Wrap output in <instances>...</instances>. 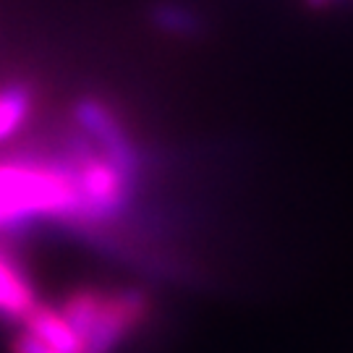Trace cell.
Returning a JSON list of instances; mask_svg holds the SVG:
<instances>
[{"label":"cell","instance_id":"obj_4","mask_svg":"<svg viewBox=\"0 0 353 353\" xmlns=\"http://www.w3.org/2000/svg\"><path fill=\"white\" fill-rule=\"evenodd\" d=\"M24 330L37 335L39 341H45L48 345H52L55 351L61 353H81V338L74 332V327L68 325L61 314V309L52 306H34L29 314L24 316Z\"/></svg>","mask_w":353,"mask_h":353},{"label":"cell","instance_id":"obj_8","mask_svg":"<svg viewBox=\"0 0 353 353\" xmlns=\"http://www.w3.org/2000/svg\"><path fill=\"white\" fill-rule=\"evenodd\" d=\"M11 351L13 353H61V351H55L52 345H48L45 341H39L37 335L26 332V330H21V332L13 338Z\"/></svg>","mask_w":353,"mask_h":353},{"label":"cell","instance_id":"obj_6","mask_svg":"<svg viewBox=\"0 0 353 353\" xmlns=\"http://www.w3.org/2000/svg\"><path fill=\"white\" fill-rule=\"evenodd\" d=\"M102 303H105V293H102V290L84 288V290L71 293L63 301V306H61V314H63L65 322L74 327L76 335L81 338V345H84V338H87L89 332H92V327H94L97 316H100Z\"/></svg>","mask_w":353,"mask_h":353},{"label":"cell","instance_id":"obj_7","mask_svg":"<svg viewBox=\"0 0 353 353\" xmlns=\"http://www.w3.org/2000/svg\"><path fill=\"white\" fill-rule=\"evenodd\" d=\"M152 21L160 26L163 32L178 34V37H186L194 34L199 29V16L194 11H189L186 6H178V3H163L152 11Z\"/></svg>","mask_w":353,"mask_h":353},{"label":"cell","instance_id":"obj_5","mask_svg":"<svg viewBox=\"0 0 353 353\" xmlns=\"http://www.w3.org/2000/svg\"><path fill=\"white\" fill-rule=\"evenodd\" d=\"M32 89L21 81H11L0 87V144L8 141L26 123V118L32 113Z\"/></svg>","mask_w":353,"mask_h":353},{"label":"cell","instance_id":"obj_1","mask_svg":"<svg viewBox=\"0 0 353 353\" xmlns=\"http://www.w3.org/2000/svg\"><path fill=\"white\" fill-rule=\"evenodd\" d=\"M76 128L87 137L97 150L110 160V163L126 173L131 181H137L141 170V157L134 139L128 137L126 126L121 123V118L94 97H84L76 102L74 108Z\"/></svg>","mask_w":353,"mask_h":353},{"label":"cell","instance_id":"obj_2","mask_svg":"<svg viewBox=\"0 0 353 353\" xmlns=\"http://www.w3.org/2000/svg\"><path fill=\"white\" fill-rule=\"evenodd\" d=\"M150 314V299L144 290H115L105 293L102 312L94 327L84 338L81 353H113L134 327Z\"/></svg>","mask_w":353,"mask_h":353},{"label":"cell","instance_id":"obj_3","mask_svg":"<svg viewBox=\"0 0 353 353\" xmlns=\"http://www.w3.org/2000/svg\"><path fill=\"white\" fill-rule=\"evenodd\" d=\"M34 306H37V296L29 278L24 275L19 256L0 243V316L24 322V316Z\"/></svg>","mask_w":353,"mask_h":353},{"label":"cell","instance_id":"obj_9","mask_svg":"<svg viewBox=\"0 0 353 353\" xmlns=\"http://www.w3.org/2000/svg\"><path fill=\"white\" fill-rule=\"evenodd\" d=\"M332 0H309V6H314V8H322V6H327Z\"/></svg>","mask_w":353,"mask_h":353}]
</instances>
